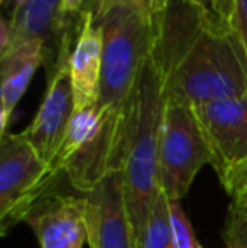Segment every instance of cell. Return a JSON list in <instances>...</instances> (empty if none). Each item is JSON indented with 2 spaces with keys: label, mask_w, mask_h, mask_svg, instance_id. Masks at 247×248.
I'll list each match as a JSON object with an SVG mask.
<instances>
[{
  "label": "cell",
  "mask_w": 247,
  "mask_h": 248,
  "mask_svg": "<svg viewBox=\"0 0 247 248\" xmlns=\"http://www.w3.org/2000/svg\"><path fill=\"white\" fill-rule=\"evenodd\" d=\"M60 174L41 160L22 134H3L0 140V233L24 221Z\"/></svg>",
  "instance_id": "6"
},
{
  "label": "cell",
  "mask_w": 247,
  "mask_h": 248,
  "mask_svg": "<svg viewBox=\"0 0 247 248\" xmlns=\"http://www.w3.org/2000/svg\"><path fill=\"white\" fill-rule=\"evenodd\" d=\"M169 219H171L173 248H203L195 236L191 223L180 206V201L169 202Z\"/></svg>",
  "instance_id": "17"
},
{
  "label": "cell",
  "mask_w": 247,
  "mask_h": 248,
  "mask_svg": "<svg viewBox=\"0 0 247 248\" xmlns=\"http://www.w3.org/2000/svg\"><path fill=\"white\" fill-rule=\"evenodd\" d=\"M205 164H210V155L191 107L166 100L159 134V187L169 201L186 196Z\"/></svg>",
  "instance_id": "5"
},
{
  "label": "cell",
  "mask_w": 247,
  "mask_h": 248,
  "mask_svg": "<svg viewBox=\"0 0 247 248\" xmlns=\"http://www.w3.org/2000/svg\"><path fill=\"white\" fill-rule=\"evenodd\" d=\"M218 179L247 160V95L191 107Z\"/></svg>",
  "instance_id": "9"
},
{
  "label": "cell",
  "mask_w": 247,
  "mask_h": 248,
  "mask_svg": "<svg viewBox=\"0 0 247 248\" xmlns=\"http://www.w3.org/2000/svg\"><path fill=\"white\" fill-rule=\"evenodd\" d=\"M90 248H135L124 196L122 174L114 172L92 193L82 194Z\"/></svg>",
  "instance_id": "10"
},
{
  "label": "cell",
  "mask_w": 247,
  "mask_h": 248,
  "mask_svg": "<svg viewBox=\"0 0 247 248\" xmlns=\"http://www.w3.org/2000/svg\"><path fill=\"white\" fill-rule=\"evenodd\" d=\"M124 159V108L110 110L97 101L75 110L54 170L65 174L78 193L88 194L110 174L120 172Z\"/></svg>",
  "instance_id": "4"
},
{
  "label": "cell",
  "mask_w": 247,
  "mask_h": 248,
  "mask_svg": "<svg viewBox=\"0 0 247 248\" xmlns=\"http://www.w3.org/2000/svg\"><path fill=\"white\" fill-rule=\"evenodd\" d=\"M24 221L33 228L39 248H83L88 242L83 196L48 193L31 208Z\"/></svg>",
  "instance_id": "11"
},
{
  "label": "cell",
  "mask_w": 247,
  "mask_h": 248,
  "mask_svg": "<svg viewBox=\"0 0 247 248\" xmlns=\"http://www.w3.org/2000/svg\"><path fill=\"white\" fill-rule=\"evenodd\" d=\"M169 199L159 187L148 223L144 226L137 248H173L171 219H169Z\"/></svg>",
  "instance_id": "15"
},
{
  "label": "cell",
  "mask_w": 247,
  "mask_h": 248,
  "mask_svg": "<svg viewBox=\"0 0 247 248\" xmlns=\"http://www.w3.org/2000/svg\"><path fill=\"white\" fill-rule=\"evenodd\" d=\"M71 49V34L66 27L60 39L54 71L49 75L44 100L33 124L22 132L26 140L33 145L41 160L51 169H54V162L65 142L69 122L75 115V95H73L71 76H69Z\"/></svg>",
  "instance_id": "7"
},
{
  "label": "cell",
  "mask_w": 247,
  "mask_h": 248,
  "mask_svg": "<svg viewBox=\"0 0 247 248\" xmlns=\"http://www.w3.org/2000/svg\"><path fill=\"white\" fill-rule=\"evenodd\" d=\"M222 186L227 191L232 204L247 208V160L227 174Z\"/></svg>",
  "instance_id": "18"
},
{
  "label": "cell",
  "mask_w": 247,
  "mask_h": 248,
  "mask_svg": "<svg viewBox=\"0 0 247 248\" xmlns=\"http://www.w3.org/2000/svg\"><path fill=\"white\" fill-rule=\"evenodd\" d=\"M103 62L102 31L97 26L93 9L80 14V29L69 54V76H71L75 110L93 107L100 96Z\"/></svg>",
  "instance_id": "12"
},
{
  "label": "cell",
  "mask_w": 247,
  "mask_h": 248,
  "mask_svg": "<svg viewBox=\"0 0 247 248\" xmlns=\"http://www.w3.org/2000/svg\"><path fill=\"white\" fill-rule=\"evenodd\" d=\"M92 9L103 39L99 103L122 110L151 52L152 24L137 0H95Z\"/></svg>",
  "instance_id": "3"
},
{
  "label": "cell",
  "mask_w": 247,
  "mask_h": 248,
  "mask_svg": "<svg viewBox=\"0 0 247 248\" xmlns=\"http://www.w3.org/2000/svg\"><path fill=\"white\" fill-rule=\"evenodd\" d=\"M198 2H201L205 7H208V9L214 12V7H215V0H198Z\"/></svg>",
  "instance_id": "23"
},
{
  "label": "cell",
  "mask_w": 247,
  "mask_h": 248,
  "mask_svg": "<svg viewBox=\"0 0 247 248\" xmlns=\"http://www.w3.org/2000/svg\"><path fill=\"white\" fill-rule=\"evenodd\" d=\"M3 2H12V3H14V2H16V5H17V3H19V2H20V0H3Z\"/></svg>",
  "instance_id": "24"
},
{
  "label": "cell",
  "mask_w": 247,
  "mask_h": 248,
  "mask_svg": "<svg viewBox=\"0 0 247 248\" xmlns=\"http://www.w3.org/2000/svg\"><path fill=\"white\" fill-rule=\"evenodd\" d=\"M232 10H234V0H215L214 14L222 20V22L231 24Z\"/></svg>",
  "instance_id": "21"
},
{
  "label": "cell",
  "mask_w": 247,
  "mask_h": 248,
  "mask_svg": "<svg viewBox=\"0 0 247 248\" xmlns=\"http://www.w3.org/2000/svg\"><path fill=\"white\" fill-rule=\"evenodd\" d=\"M231 26L237 32L239 39L242 41L244 49L247 52V0H234Z\"/></svg>",
  "instance_id": "19"
},
{
  "label": "cell",
  "mask_w": 247,
  "mask_h": 248,
  "mask_svg": "<svg viewBox=\"0 0 247 248\" xmlns=\"http://www.w3.org/2000/svg\"><path fill=\"white\" fill-rule=\"evenodd\" d=\"M165 105V79L149 54L124 107L120 174L135 248L159 193V134Z\"/></svg>",
  "instance_id": "1"
},
{
  "label": "cell",
  "mask_w": 247,
  "mask_h": 248,
  "mask_svg": "<svg viewBox=\"0 0 247 248\" xmlns=\"http://www.w3.org/2000/svg\"><path fill=\"white\" fill-rule=\"evenodd\" d=\"M242 95H247V52L234 27L217 17L165 81V98L193 107Z\"/></svg>",
  "instance_id": "2"
},
{
  "label": "cell",
  "mask_w": 247,
  "mask_h": 248,
  "mask_svg": "<svg viewBox=\"0 0 247 248\" xmlns=\"http://www.w3.org/2000/svg\"><path fill=\"white\" fill-rule=\"evenodd\" d=\"M214 19L217 16L198 0H166L152 19L149 52L165 81L181 66Z\"/></svg>",
  "instance_id": "8"
},
{
  "label": "cell",
  "mask_w": 247,
  "mask_h": 248,
  "mask_svg": "<svg viewBox=\"0 0 247 248\" xmlns=\"http://www.w3.org/2000/svg\"><path fill=\"white\" fill-rule=\"evenodd\" d=\"M137 3L141 5V9L144 10V14L149 17V20H151V24H152V19L161 12L166 0H137Z\"/></svg>",
  "instance_id": "22"
},
{
  "label": "cell",
  "mask_w": 247,
  "mask_h": 248,
  "mask_svg": "<svg viewBox=\"0 0 247 248\" xmlns=\"http://www.w3.org/2000/svg\"><path fill=\"white\" fill-rule=\"evenodd\" d=\"M46 52L48 47L43 41L33 39L17 44L2 54V59H0V76H2L0 130H2V135L7 134L10 117H12L17 103L26 93L27 86L31 85L34 73L43 64Z\"/></svg>",
  "instance_id": "13"
},
{
  "label": "cell",
  "mask_w": 247,
  "mask_h": 248,
  "mask_svg": "<svg viewBox=\"0 0 247 248\" xmlns=\"http://www.w3.org/2000/svg\"><path fill=\"white\" fill-rule=\"evenodd\" d=\"M222 238L225 248H247V208L231 204Z\"/></svg>",
  "instance_id": "16"
},
{
  "label": "cell",
  "mask_w": 247,
  "mask_h": 248,
  "mask_svg": "<svg viewBox=\"0 0 247 248\" xmlns=\"http://www.w3.org/2000/svg\"><path fill=\"white\" fill-rule=\"evenodd\" d=\"M86 0H63L61 3V31H66V24H68V17L75 16V14L83 12V5Z\"/></svg>",
  "instance_id": "20"
},
{
  "label": "cell",
  "mask_w": 247,
  "mask_h": 248,
  "mask_svg": "<svg viewBox=\"0 0 247 248\" xmlns=\"http://www.w3.org/2000/svg\"><path fill=\"white\" fill-rule=\"evenodd\" d=\"M61 3L63 0H20L9 20V49L33 39L43 41L48 47L53 36L61 37Z\"/></svg>",
  "instance_id": "14"
}]
</instances>
